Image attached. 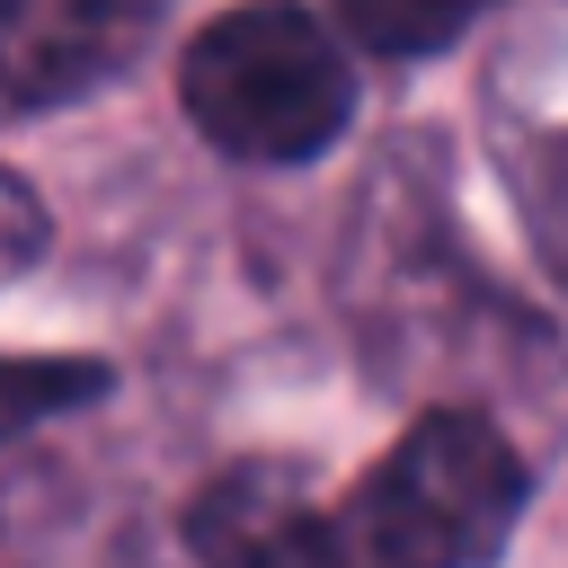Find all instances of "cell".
<instances>
[{"mask_svg":"<svg viewBox=\"0 0 568 568\" xmlns=\"http://www.w3.org/2000/svg\"><path fill=\"white\" fill-rule=\"evenodd\" d=\"M524 453L470 417L435 408L417 417L328 515L346 568H497L524 524Z\"/></svg>","mask_w":568,"mask_h":568,"instance_id":"1","label":"cell"},{"mask_svg":"<svg viewBox=\"0 0 568 568\" xmlns=\"http://www.w3.org/2000/svg\"><path fill=\"white\" fill-rule=\"evenodd\" d=\"M178 98L195 133L231 160H320L355 115V71L337 27H320L302 0H240L213 9L178 53Z\"/></svg>","mask_w":568,"mask_h":568,"instance_id":"2","label":"cell"},{"mask_svg":"<svg viewBox=\"0 0 568 568\" xmlns=\"http://www.w3.org/2000/svg\"><path fill=\"white\" fill-rule=\"evenodd\" d=\"M160 27V0H0V115H44L115 80Z\"/></svg>","mask_w":568,"mask_h":568,"instance_id":"3","label":"cell"},{"mask_svg":"<svg viewBox=\"0 0 568 568\" xmlns=\"http://www.w3.org/2000/svg\"><path fill=\"white\" fill-rule=\"evenodd\" d=\"M186 541L204 568H346L337 524L320 515L311 479L293 462H231L204 479Z\"/></svg>","mask_w":568,"mask_h":568,"instance_id":"4","label":"cell"},{"mask_svg":"<svg viewBox=\"0 0 568 568\" xmlns=\"http://www.w3.org/2000/svg\"><path fill=\"white\" fill-rule=\"evenodd\" d=\"M328 9H337V36L417 62V53H444V44H453L470 18H488L497 0H328Z\"/></svg>","mask_w":568,"mask_h":568,"instance_id":"5","label":"cell"},{"mask_svg":"<svg viewBox=\"0 0 568 568\" xmlns=\"http://www.w3.org/2000/svg\"><path fill=\"white\" fill-rule=\"evenodd\" d=\"M98 390H106V364L89 355H0V444L62 408H89Z\"/></svg>","mask_w":568,"mask_h":568,"instance_id":"6","label":"cell"},{"mask_svg":"<svg viewBox=\"0 0 568 568\" xmlns=\"http://www.w3.org/2000/svg\"><path fill=\"white\" fill-rule=\"evenodd\" d=\"M36 248H44V204L0 169V284H9L18 266H36Z\"/></svg>","mask_w":568,"mask_h":568,"instance_id":"7","label":"cell"}]
</instances>
